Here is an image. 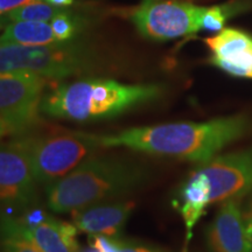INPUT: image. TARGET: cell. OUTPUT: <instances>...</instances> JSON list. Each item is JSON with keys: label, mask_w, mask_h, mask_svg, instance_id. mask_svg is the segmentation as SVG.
Returning <instances> with one entry per match:
<instances>
[{"label": "cell", "mask_w": 252, "mask_h": 252, "mask_svg": "<svg viewBox=\"0 0 252 252\" xmlns=\"http://www.w3.org/2000/svg\"><path fill=\"white\" fill-rule=\"evenodd\" d=\"M249 128L250 121L244 116H236L204 123H171L132 127L115 134L89 135L100 149L126 147L152 156L202 163L243 137Z\"/></svg>", "instance_id": "obj_1"}, {"label": "cell", "mask_w": 252, "mask_h": 252, "mask_svg": "<svg viewBox=\"0 0 252 252\" xmlns=\"http://www.w3.org/2000/svg\"><path fill=\"white\" fill-rule=\"evenodd\" d=\"M162 93L157 84H125L108 78H83L58 84L47 91L40 112L72 122H93L122 113L157 99Z\"/></svg>", "instance_id": "obj_2"}, {"label": "cell", "mask_w": 252, "mask_h": 252, "mask_svg": "<svg viewBox=\"0 0 252 252\" xmlns=\"http://www.w3.org/2000/svg\"><path fill=\"white\" fill-rule=\"evenodd\" d=\"M145 179L146 171L137 162L91 156L60 180L46 186L47 207L54 213H72L130 193Z\"/></svg>", "instance_id": "obj_3"}, {"label": "cell", "mask_w": 252, "mask_h": 252, "mask_svg": "<svg viewBox=\"0 0 252 252\" xmlns=\"http://www.w3.org/2000/svg\"><path fill=\"white\" fill-rule=\"evenodd\" d=\"M96 67L93 50L74 41L46 46L0 45V71H28L56 81Z\"/></svg>", "instance_id": "obj_4"}, {"label": "cell", "mask_w": 252, "mask_h": 252, "mask_svg": "<svg viewBox=\"0 0 252 252\" xmlns=\"http://www.w3.org/2000/svg\"><path fill=\"white\" fill-rule=\"evenodd\" d=\"M11 144L26 157L39 185L48 186L70 173L100 147L89 133L21 135Z\"/></svg>", "instance_id": "obj_5"}, {"label": "cell", "mask_w": 252, "mask_h": 252, "mask_svg": "<svg viewBox=\"0 0 252 252\" xmlns=\"http://www.w3.org/2000/svg\"><path fill=\"white\" fill-rule=\"evenodd\" d=\"M206 7L178 0H143L131 13V20L146 39L167 41L201 30Z\"/></svg>", "instance_id": "obj_6"}, {"label": "cell", "mask_w": 252, "mask_h": 252, "mask_svg": "<svg viewBox=\"0 0 252 252\" xmlns=\"http://www.w3.org/2000/svg\"><path fill=\"white\" fill-rule=\"evenodd\" d=\"M190 175L204 188L209 204L237 200L252 190V149L215 156Z\"/></svg>", "instance_id": "obj_7"}, {"label": "cell", "mask_w": 252, "mask_h": 252, "mask_svg": "<svg viewBox=\"0 0 252 252\" xmlns=\"http://www.w3.org/2000/svg\"><path fill=\"white\" fill-rule=\"evenodd\" d=\"M54 82L28 71H0V115L41 119V100Z\"/></svg>", "instance_id": "obj_8"}, {"label": "cell", "mask_w": 252, "mask_h": 252, "mask_svg": "<svg viewBox=\"0 0 252 252\" xmlns=\"http://www.w3.org/2000/svg\"><path fill=\"white\" fill-rule=\"evenodd\" d=\"M37 185L26 157L11 143L0 145V207L34 206Z\"/></svg>", "instance_id": "obj_9"}, {"label": "cell", "mask_w": 252, "mask_h": 252, "mask_svg": "<svg viewBox=\"0 0 252 252\" xmlns=\"http://www.w3.org/2000/svg\"><path fill=\"white\" fill-rule=\"evenodd\" d=\"M0 231L21 236L41 252H80L81 250L76 239L78 230L74 223L71 224L53 216L34 228H23L13 216L0 214Z\"/></svg>", "instance_id": "obj_10"}, {"label": "cell", "mask_w": 252, "mask_h": 252, "mask_svg": "<svg viewBox=\"0 0 252 252\" xmlns=\"http://www.w3.org/2000/svg\"><path fill=\"white\" fill-rule=\"evenodd\" d=\"M207 242L212 252H252L237 200H226L222 203L208 226Z\"/></svg>", "instance_id": "obj_11"}, {"label": "cell", "mask_w": 252, "mask_h": 252, "mask_svg": "<svg viewBox=\"0 0 252 252\" xmlns=\"http://www.w3.org/2000/svg\"><path fill=\"white\" fill-rule=\"evenodd\" d=\"M206 43L213 52L212 62L217 67L241 77H252V39L235 30H223Z\"/></svg>", "instance_id": "obj_12"}, {"label": "cell", "mask_w": 252, "mask_h": 252, "mask_svg": "<svg viewBox=\"0 0 252 252\" xmlns=\"http://www.w3.org/2000/svg\"><path fill=\"white\" fill-rule=\"evenodd\" d=\"M133 208L134 203L130 201L91 204L72 212V222L78 231L89 236L118 237Z\"/></svg>", "instance_id": "obj_13"}, {"label": "cell", "mask_w": 252, "mask_h": 252, "mask_svg": "<svg viewBox=\"0 0 252 252\" xmlns=\"http://www.w3.org/2000/svg\"><path fill=\"white\" fill-rule=\"evenodd\" d=\"M56 42L52 26L45 21H13L0 34V45L46 46Z\"/></svg>", "instance_id": "obj_14"}, {"label": "cell", "mask_w": 252, "mask_h": 252, "mask_svg": "<svg viewBox=\"0 0 252 252\" xmlns=\"http://www.w3.org/2000/svg\"><path fill=\"white\" fill-rule=\"evenodd\" d=\"M65 9L67 8L50 5L43 0H37V1L24 5L9 12L5 19L8 23H13V21H45V23H48L56 15L64 12Z\"/></svg>", "instance_id": "obj_15"}, {"label": "cell", "mask_w": 252, "mask_h": 252, "mask_svg": "<svg viewBox=\"0 0 252 252\" xmlns=\"http://www.w3.org/2000/svg\"><path fill=\"white\" fill-rule=\"evenodd\" d=\"M50 26L58 42H69L78 35L83 24L81 18L75 17L68 9H65L50 20Z\"/></svg>", "instance_id": "obj_16"}, {"label": "cell", "mask_w": 252, "mask_h": 252, "mask_svg": "<svg viewBox=\"0 0 252 252\" xmlns=\"http://www.w3.org/2000/svg\"><path fill=\"white\" fill-rule=\"evenodd\" d=\"M89 243L100 249L103 252H158L144 245L122 241L118 237H106V236L100 235L90 236Z\"/></svg>", "instance_id": "obj_17"}, {"label": "cell", "mask_w": 252, "mask_h": 252, "mask_svg": "<svg viewBox=\"0 0 252 252\" xmlns=\"http://www.w3.org/2000/svg\"><path fill=\"white\" fill-rule=\"evenodd\" d=\"M41 119L0 115V140L13 135H25L39 125Z\"/></svg>", "instance_id": "obj_18"}, {"label": "cell", "mask_w": 252, "mask_h": 252, "mask_svg": "<svg viewBox=\"0 0 252 252\" xmlns=\"http://www.w3.org/2000/svg\"><path fill=\"white\" fill-rule=\"evenodd\" d=\"M1 252H41L31 242L12 232L0 231Z\"/></svg>", "instance_id": "obj_19"}, {"label": "cell", "mask_w": 252, "mask_h": 252, "mask_svg": "<svg viewBox=\"0 0 252 252\" xmlns=\"http://www.w3.org/2000/svg\"><path fill=\"white\" fill-rule=\"evenodd\" d=\"M226 18H228V9L223 6H214V7L206 8L202 17L201 28L210 32L222 31Z\"/></svg>", "instance_id": "obj_20"}, {"label": "cell", "mask_w": 252, "mask_h": 252, "mask_svg": "<svg viewBox=\"0 0 252 252\" xmlns=\"http://www.w3.org/2000/svg\"><path fill=\"white\" fill-rule=\"evenodd\" d=\"M34 1L37 0H0V19H2V15H7L9 12Z\"/></svg>", "instance_id": "obj_21"}, {"label": "cell", "mask_w": 252, "mask_h": 252, "mask_svg": "<svg viewBox=\"0 0 252 252\" xmlns=\"http://www.w3.org/2000/svg\"><path fill=\"white\" fill-rule=\"evenodd\" d=\"M244 223H245V232H247V237L252 247V212L249 214L247 217H244Z\"/></svg>", "instance_id": "obj_22"}, {"label": "cell", "mask_w": 252, "mask_h": 252, "mask_svg": "<svg viewBox=\"0 0 252 252\" xmlns=\"http://www.w3.org/2000/svg\"><path fill=\"white\" fill-rule=\"evenodd\" d=\"M43 1L48 2L50 5L59 6V7H67L74 4V0H43Z\"/></svg>", "instance_id": "obj_23"}, {"label": "cell", "mask_w": 252, "mask_h": 252, "mask_svg": "<svg viewBox=\"0 0 252 252\" xmlns=\"http://www.w3.org/2000/svg\"><path fill=\"white\" fill-rule=\"evenodd\" d=\"M80 252H103V251L97 247H94V245L90 244L88 248H84L82 249V250H80Z\"/></svg>", "instance_id": "obj_24"}, {"label": "cell", "mask_w": 252, "mask_h": 252, "mask_svg": "<svg viewBox=\"0 0 252 252\" xmlns=\"http://www.w3.org/2000/svg\"><path fill=\"white\" fill-rule=\"evenodd\" d=\"M2 27H4V23H2V21H1V19H0V30H1Z\"/></svg>", "instance_id": "obj_25"}]
</instances>
